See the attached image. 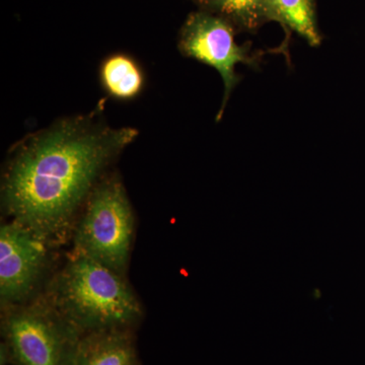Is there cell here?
I'll return each mask as SVG.
<instances>
[{"instance_id": "3957f363", "label": "cell", "mask_w": 365, "mask_h": 365, "mask_svg": "<svg viewBox=\"0 0 365 365\" xmlns=\"http://www.w3.org/2000/svg\"><path fill=\"white\" fill-rule=\"evenodd\" d=\"M4 311L1 365H72L83 335L44 294Z\"/></svg>"}, {"instance_id": "277c9868", "label": "cell", "mask_w": 365, "mask_h": 365, "mask_svg": "<svg viewBox=\"0 0 365 365\" xmlns=\"http://www.w3.org/2000/svg\"><path fill=\"white\" fill-rule=\"evenodd\" d=\"M134 215L117 176L98 182L72 232L71 253L86 257L125 276L130 259Z\"/></svg>"}, {"instance_id": "5b68a950", "label": "cell", "mask_w": 365, "mask_h": 365, "mask_svg": "<svg viewBox=\"0 0 365 365\" xmlns=\"http://www.w3.org/2000/svg\"><path fill=\"white\" fill-rule=\"evenodd\" d=\"M235 33L232 24L203 9L190 14L180 31L178 47L182 54L213 67L222 76L225 93L216 121L222 119L230 93L240 83L235 66H257L260 58L251 52L250 43L237 44Z\"/></svg>"}, {"instance_id": "30bf717a", "label": "cell", "mask_w": 365, "mask_h": 365, "mask_svg": "<svg viewBox=\"0 0 365 365\" xmlns=\"http://www.w3.org/2000/svg\"><path fill=\"white\" fill-rule=\"evenodd\" d=\"M273 21L302 36L313 47L321 44L314 0H268Z\"/></svg>"}, {"instance_id": "8992f818", "label": "cell", "mask_w": 365, "mask_h": 365, "mask_svg": "<svg viewBox=\"0 0 365 365\" xmlns=\"http://www.w3.org/2000/svg\"><path fill=\"white\" fill-rule=\"evenodd\" d=\"M51 245L21 223L0 228V302L2 309L34 299L43 279Z\"/></svg>"}, {"instance_id": "ba28073f", "label": "cell", "mask_w": 365, "mask_h": 365, "mask_svg": "<svg viewBox=\"0 0 365 365\" xmlns=\"http://www.w3.org/2000/svg\"><path fill=\"white\" fill-rule=\"evenodd\" d=\"M203 11L215 14L232 24L237 31L256 32L273 21L268 0H196Z\"/></svg>"}, {"instance_id": "52a82bcc", "label": "cell", "mask_w": 365, "mask_h": 365, "mask_svg": "<svg viewBox=\"0 0 365 365\" xmlns=\"http://www.w3.org/2000/svg\"><path fill=\"white\" fill-rule=\"evenodd\" d=\"M72 365H140L133 330L85 334L76 346Z\"/></svg>"}, {"instance_id": "7a4b0ae2", "label": "cell", "mask_w": 365, "mask_h": 365, "mask_svg": "<svg viewBox=\"0 0 365 365\" xmlns=\"http://www.w3.org/2000/svg\"><path fill=\"white\" fill-rule=\"evenodd\" d=\"M44 297L81 335L133 330L143 318L140 302L125 276L79 255H69Z\"/></svg>"}, {"instance_id": "9c48e42d", "label": "cell", "mask_w": 365, "mask_h": 365, "mask_svg": "<svg viewBox=\"0 0 365 365\" xmlns=\"http://www.w3.org/2000/svg\"><path fill=\"white\" fill-rule=\"evenodd\" d=\"M101 83L112 98L131 100L143 91V72L128 55H111L101 66Z\"/></svg>"}, {"instance_id": "6da1fadb", "label": "cell", "mask_w": 365, "mask_h": 365, "mask_svg": "<svg viewBox=\"0 0 365 365\" xmlns=\"http://www.w3.org/2000/svg\"><path fill=\"white\" fill-rule=\"evenodd\" d=\"M136 137L135 129L112 128L86 116L26 137L4 170V210L52 247L62 244L98 178Z\"/></svg>"}]
</instances>
